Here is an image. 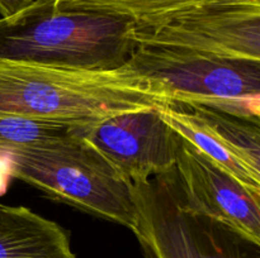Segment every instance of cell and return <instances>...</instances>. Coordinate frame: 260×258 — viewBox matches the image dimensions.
<instances>
[{
	"mask_svg": "<svg viewBox=\"0 0 260 258\" xmlns=\"http://www.w3.org/2000/svg\"><path fill=\"white\" fill-rule=\"evenodd\" d=\"M172 105L159 85L126 63L116 70L86 71L0 60V115L88 124Z\"/></svg>",
	"mask_w": 260,
	"mask_h": 258,
	"instance_id": "cell-1",
	"label": "cell"
},
{
	"mask_svg": "<svg viewBox=\"0 0 260 258\" xmlns=\"http://www.w3.org/2000/svg\"><path fill=\"white\" fill-rule=\"evenodd\" d=\"M132 22L84 10L60 9L56 0H33L12 18H0V60L73 70L122 67L136 48Z\"/></svg>",
	"mask_w": 260,
	"mask_h": 258,
	"instance_id": "cell-2",
	"label": "cell"
},
{
	"mask_svg": "<svg viewBox=\"0 0 260 258\" xmlns=\"http://www.w3.org/2000/svg\"><path fill=\"white\" fill-rule=\"evenodd\" d=\"M4 149L12 159L13 179L32 185L55 201L134 229L131 181L78 136Z\"/></svg>",
	"mask_w": 260,
	"mask_h": 258,
	"instance_id": "cell-3",
	"label": "cell"
},
{
	"mask_svg": "<svg viewBox=\"0 0 260 258\" xmlns=\"http://www.w3.org/2000/svg\"><path fill=\"white\" fill-rule=\"evenodd\" d=\"M126 65L159 85L174 105L260 119V61L137 45Z\"/></svg>",
	"mask_w": 260,
	"mask_h": 258,
	"instance_id": "cell-4",
	"label": "cell"
},
{
	"mask_svg": "<svg viewBox=\"0 0 260 258\" xmlns=\"http://www.w3.org/2000/svg\"><path fill=\"white\" fill-rule=\"evenodd\" d=\"M131 192L136 209L132 232L146 258H260V244L187 209L173 171L131 182Z\"/></svg>",
	"mask_w": 260,
	"mask_h": 258,
	"instance_id": "cell-5",
	"label": "cell"
},
{
	"mask_svg": "<svg viewBox=\"0 0 260 258\" xmlns=\"http://www.w3.org/2000/svg\"><path fill=\"white\" fill-rule=\"evenodd\" d=\"M78 137L131 182L174 171L182 143L159 109L127 111L84 124Z\"/></svg>",
	"mask_w": 260,
	"mask_h": 258,
	"instance_id": "cell-6",
	"label": "cell"
},
{
	"mask_svg": "<svg viewBox=\"0 0 260 258\" xmlns=\"http://www.w3.org/2000/svg\"><path fill=\"white\" fill-rule=\"evenodd\" d=\"M137 45L260 61V2L193 10L151 29H137Z\"/></svg>",
	"mask_w": 260,
	"mask_h": 258,
	"instance_id": "cell-7",
	"label": "cell"
},
{
	"mask_svg": "<svg viewBox=\"0 0 260 258\" xmlns=\"http://www.w3.org/2000/svg\"><path fill=\"white\" fill-rule=\"evenodd\" d=\"M159 113L184 141L260 197L259 119L206 106L172 105Z\"/></svg>",
	"mask_w": 260,
	"mask_h": 258,
	"instance_id": "cell-8",
	"label": "cell"
},
{
	"mask_svg": "<svg viewBox=\"0 0 260 258\" xmlns=\"http://www.w3.org/2000/svg\"><path fill=\"white\" fill-rule=\"evenodd\" d=\"M173 172L178 194L187 209L260 244V197L183 138Z\"/></svg>",
	"mask_w": 260,
	"mask_h": 258,
	"instance_id": "cell-9",
	"label": "cell"
},
{
	"mask_svg": "<svg viewBox=\"0 0 260 258\" xmlns=\"http://www.w3.org/2000/svg\"><path fill=\"white\" fill-rule=\"evenodd\" d=\"M0 258H76L68 232L24 206L0 204Z\"/></svg>",
	"mask_w": 260,
	"mask_h": 258,
	"instance_id": "cell-10",
	"label": "cell"
},
{
	"mask_svg": "<svg viewBox=\"0 0 260 258\" xmlns=\"http://www.w3.org/2000/svg\"><path fill=\"white\" fill-rule=\"evenodd\" d=\"M260 0H56L60 9L84 10L129 20L137 29H151L178 17L217 4Z\"/></svg>",
	"mask_w": 260,
	"mask_h": 258,
	"instance_id": "cell-11",
	"label": "cell"
},
{
	"mask_svg": "<svg viewBox=\"0 0 260 258\" xmlns=\"http://www.w3.org/2000/svg\"><path fill=\"white\" fill-rule=\"evenodd\" d=\"M81 125L84 124L0 115V148L40 146L73 138Z\"/></svg>",
	"mask_w": 260,
	"mask_h": 258,
	"instance_id": "cell-12",
	"label": "cell"
},
{
	"mask_svg": "<svg viewBox=\"0 0 260 258\" xmlns=\"http://www.w3.org/2000/svg\"><path fill=\"white\" fill-rule=\"evenodd\" d=\"M13 179V163L9 153L0 148V195H4Z\"/></svg>",
	"mask_w": 260,
	"mask_h": 258,
	"instance_id": "cell-13",
	"label": "cell"
},
{
	"mask_svg": "<svg viewBox=\"0 0 260 258\" xmlns=\"http://www.w3.org/2000/svg\"><path fill=\"white\" fill-rule=\"evenodd\" d=\"M33 0H0V15L2 18H12L27 9Z\"/></svg>",
	"mask_w": 260,
	"mask_h": 258,
	"instance_id": "cell-14",
	"label": "cell"
}]
</instances>
